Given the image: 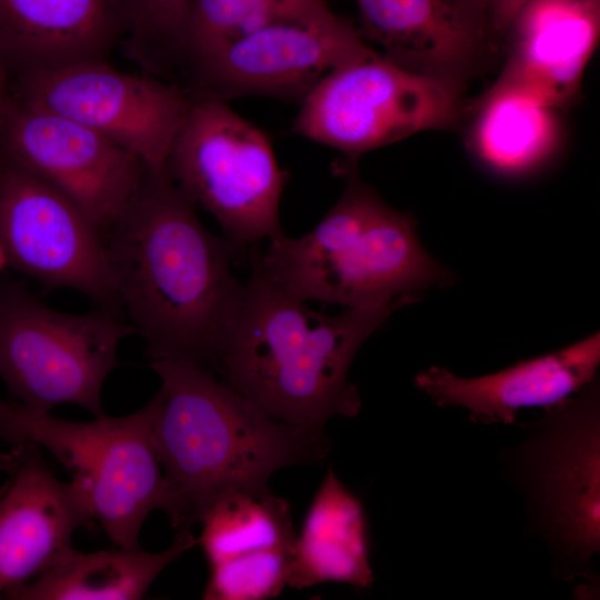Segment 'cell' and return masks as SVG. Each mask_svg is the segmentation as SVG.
<instances>
[{
  "label": "cell",
  "instance_id": "obj_1",
  "mask_svg": "<svg viewBox=\"0 0 600 600\" xmlns=\"http://www.w3.org/2000/svg\"><path fill=\"white\" fill-rule=\"evenodd\" d=\"M104 239L120 309L151 360L211 371L244 292L232 272L240 250L206 229L166 169L148 167Z\"/></svg>",
  "mask_w": 600,
  "mask_h": 600
},
{
  "label": "cell",
  "instance_id": "obj_2",
  "mask_svg": "<svg viewBox=\"0 0 600 600\" xmlns=\"http://www.w3.org/2000/svg\"><path fill=\"white\" fill-rule=\"evenodd\" d=\"M419 299L326 314L251 262L241 304L212 369L268 416L326 429L334 416L352 418L360 412L361 397L349 379L359 349L396 310Z\"/></svg>",
  "mask_w": 600,
  "mask_h": 600
},
{
  "label": "cell",
  "instance_id": "obj_3",
  "mask_svg": "<svg viewBox=\"0 0 600 600\" xmlns=\"http://www.w3.org/2000/svg\"><path fill=\"white\" fill-rule=\"evenodd\" d=\"M160 380L153 438L164 476L171 526L191 530L208 506L236 488L268 486L278 470L320 463L326 429L277 420L188 360H151Z\"/></svg>",
  "mask_w": 600,
  "mask_h": 600
},
{
  "label": "cell",
  "instance_id": "obj_4",
  "mask_svg": "<svg viewBox=\"0 0 600 600\" xmlns=\"http://www.w3.org/2000/svg\"><path fill=\"white\" fill-rule=\"evenodd\" d=\"M346 188L306 234L283 231L252 248L251 262L301 301L342 308L376 307L454 282L420 241L417 221L387 204L358 176L356 164L337 168Z\"/></svg>",
  "mask_w": 600,
  "mask_h": 600
},
{
  "label": "cell",
  "instance_id": "obj_5",
  "mask_svg": "<svg viewBox=\"0 0 600 600\" xmlns=\"http://www.w3.org/2000/svg\"><path fill=\"white\" fill-rule=\"evenodd\" d=\"M522 439L500 451L508 481L522 494L526 531L541 538L553 576L599 589L600 382L519 423Z\"/></svg>",
  "mask_w": 600,
  "mask_h": 600
},
{
  "label": "cell",
  "instance_id": "obj_6",
  "mask_svg": "<svg viewBox=\"0 0 600 600\" xmlns=\"http://www.w3.org/2000/svg\"><path fill=\"white\" fill-rule=\"evenodd\" d=\"M154 402L126 416L70 421L0 401V437L49 451L69 472L94 522L123 548H139L147 517L164 504L153 438Z\"/></svg>",
  "mask_w": 600,
  "mask_h": 600
},
{
  "label": "cell",
  "instance_id": "obj_7",
  "mask_svg": "<svg viewBox=\"0 0 600 600\" xmlns=\"http://www.w3.org/2000/svg\"><path fill=\"white\" fill-rule=\"evenodd\" d=\"M189 93L190 106L166 170L243 252L282 232L279 203L288 174L260 128L224 100Z\"/></svg>",
  "mask_w": 600,
  "mask_h": 600
},
{
  "label": "cell",
  "instance_id": "obj_8",
  "mask_svg": "<svg viewBox=\"0 0 600 600\" xmlns=\"http://www.w3.org/2000/svg\"><path fill=\"white\" fill-rule=\"evenodd\" d=\"M134 334L117 311L54 310L31 294L0 297V379L17 402L49 413L73 404L102 416V388L121 341Z\"/></svg>",
  "mask_w": 600,
  "mask_h": 600
},
{
  "label": "cell",
  "instance_id": "obj_9",
  "mask_svg": "<svg viewBox=\"0 0 600 600\" xmlns=\"http://www.w3.org/2000/svg\"><path fill=\"white\" fill-rule=\"evenodd\" d=\"M462 84L403 69L380 53L327 73L301 100L292 131L342 152L347 163L461 111Z\"/></svg>",
  "mask_w": 600,
  "mask_h": 600
},
{
  "label": "cell",
  "instance_id": "obj_10",
  "mask_svg": "<svg viewBox=\"0 0 600 600\" xmlns=\"http://www.w3.org/2000/svg\"><path fill=\"white\" fill-rule=\"evenodd\" d=\"M13 97L92 129L156 170L166 169L190 106L180 86L106 59L22 71Z\"/></svg>",
  "mask_w": 600,
  "mask_h": 600
},
{
  "label": "cell",
  "instance_id": "obj_11",
  "mask_svg": "<svg viewBox=\"0 0 600 600\" xmlns=\"http://www.w3.org/2000/svg\"><path fill=\"white\" fill-rule=\"evenodd\" d=\"M0 244L8 263L43 286L120 309L103 234L63 193L6 158L0 162Z\"/></svg>",
  "mask_w": 600,
  "mask_h": 600
},
{
  "label": "cell",
  "instance_id": "obj_12",
  "mask_svg": "<svg viewBox=\"0 0 600 600\" xmlns=\"http://www.w3.org/2000/svg\"><path fill=\"white\" fill-rule=\"evenodd\" d=\"M4 158L69 198L106 236L147 166L92 129L10 94L0 110Z\"/></svg>",
  "mask_w": 600,
  "mask_h": 600
},
{
  "label": "cell",
  "instance_id": "obj_13",
  "mask_svg": "<svg viewBox=\"0 0 600 600\" xmlns=\"http://www.w3.org/2000/svg\"><path fill=\"white\" fill-rule=\"evenodd\" d=\"M332 10L280 20L192 62L191 92L228 101L243 96L303 97L331 70L376 54Z\"/></svg>",
  "mask_w": 600,
  "mask_h": 600
},
{
  "label": "cell",
  "instance_id": "obj_14",
  "mask_svg": "<svg viewBox=\"0 0 600 600\" xmlns=\"http://www.w3.org/2000/svg\"><path fill=\"white\" fill-rule=\"evenodd\" d=\"M197 542L209 566L206 600H266L288 587L297 532L289 502L268 486L218 496Z\"/></svg>",
  "mask_w": 600,
  "mask_h": 600
},
{
  "label": "cell",
  "instance_id": "obj_15",
  "mask_svg": "<svg viewBox=\"0 0 600 600\" xmlns=\"http://www.w3.org/2000/svg\"><path fill=\"white\" fill-rule=\"evenodd\" d=\"M17 461L0 487V598L52 568L72 548V537L94 523L70 481L49 469L40 448L13 446Z\"/></svg>",
  "mask_w": 600,
  "mask_h": 600
},
{
  "label": "cell",
  "instance_id": "obj_16",
  "mask_svg": "<svg viewBox=\"0 0 600 600\" xmlns=\"http://www.w3.org/2000/svg\"><path fill=\"white\" fill-rule=\"evenodd\" d=\"M599 331L554 351L520 360L479 377H460L432 366L414 378L416 387L437 407L462 408L478 424H516L518 412L550 408L598 377Z\"/></svg>",
  "mask_w": 600,
  "mask_h": 600
},
{
  "label": "cell",
  "instance_id": "obj_17",
  "mask_svg": "<svg viewBox=\"0 0 600 600\" xmlns=\"http://www.w3.org/2000/svg\"><path fill=\"white\" fill-rule=\"evenodd\" d=\"M360 33L409 71L462 84L496 38L477 0H356Z\"/></svg>",
  "mask_w": 600,
  "mask_h": 600
},
{
  "label": "cell",
  "instance_id": "obj_18",
  "mask_svg": "<svg viewBox=\"0 0 600 600\" xmlns=\"http://www.w3.org/2000/svg\"><path fill=\"white\" fill-rule=\"evenodd\" d=\"M600 33V0H526L508 24L509 56L494 84L553 108L578 92Z\"/></svg>",
  "mask_w": 600,
  "mask_h": 600
},
{
  "label": "cell",
  "instance_id": "obj_19",
  "mask_svg": "<svg viewBox=\"0 0 600 600\" xmlns=\"http://www.w3.org/2000/svg\"><path fill=\"white\" fill-rule=\"evenodd\" d=\"M123 32L119 0H0V50L20 72L103 60Z\"/></svg>",
  "mask_w": 600,
  "mask_h": 600
},
{
  "label": "cell",
  "instance_id": "obj_20",
  "mask_svg": "<svg viewBox=\"0 0 600 600\" xmlns=\"http://www.w3.org/2000/svg\"><path fill=\"white\" fill-rule=\"evenodd\" d=\"M370 550L364 507L329 467L296 537L288 587L340 582L369 589L374 581Z\"/></svg>",
  "mask_w": 600,
  "mask_h": 600
},
{
  "label": "cell",
  "instance_id": "obj_21",
  "mask_svg": "<svg viewBox=\"0 0 600 600\" xmlns=\"http://www.w3.org/2000/svg\"><path fill=\"white\" fill-rule=\"evenodd\" d=\"M191 530H178L163 551L123 548L80 552L72 549L32 581L4 593L10 600H137L157 577L183 552L193 548Z\"/></svg>",
  "mask_w": 600,
  "mask_h": 600
},
{
  "label": "cell",
  "instance_id": "obj_22",
  "mask_svg": "<svg viewBox=\"0 0 600 600\" xmlns=\"http://www.w3.org/2000/svg\"><path fill=\"white\" fill-rule=\"evenodd\" d=\"M554 110L521 89L493 84L478 103L470 131L473 154L499 176L516 178L533 172L557 147Z\"/></svg>",
  "mask_w": 600,
  "mask_h": 600
},
{
  "label": "cell",
  "instance_id": "obj_23",
  "mask_svg": "<svg viewBox=\"0 0 600 600\" xmlns=\"http://www.w3.org/2000/svg\"><path fill=\"white\" fill-rule=\"evenodd\" d=\"M330 10L326 0H192L186 66L272 22Z\"/></svg>",
  "mask_w": 600,
  "mask_h": 600
},
{
  "label": "cell",
  "instance_id": "obj_24",
  "mask_svg": "<svg viewBox=\"0 0 600 600\" xmlns=\"http://www.w3.org/2000/svg\"><path fill=\"white\" fill-rule=\"evenodd\" d=\"M192 0H119L126 50L153 74L187 64Z\"/></svg>",
  "mask_w": 600,
  "mask_h": 600
},
{
  "label": "cell",
  "instance_id": "obj_25",
  "mask_svg": "<svg viewBox=\"0 0 600 600\" xmlns=\"http://www.w3.org/2000/svg\"><path fill=\"white\" fill-rule=\"evenodd\" d=\"M496 37L503 34L511 19L526 0H477Z\"/></svg>",
  "mask_w": 600,
  "mask_h": 600
},
{
  "label": "cell",
  "instance_id": "obj_26",
  "mask_svg": "<svg viewBox=\"0 0 600 600\" xmlns=\"http://www.w3.org/2000/svg\"><path fill=\"white\" fill-rule=\"evenodd\" d=\"M10 94L7 84V74L4 69V58L0 50V110L9 99Z\"/></svg>",
  "mask_w": 600,
  "mask_h": 600
},
{
  "label": "cell",
  "instance_id": "obj_27",
  "mask_svg": "<svg viewBox=\"0 0 600 600\" xmlns=\"http://www.w3.org/2000/svg\"><path fill=\"white\" fill-rule=\"evenodd\" d=\"M1 441V437H0ZM17 461V449L13 447V450L9 453L0 451V470L11 471Z\"/></svg>",
  "mask_w": 600,
  "mask_h": 600
},
{
  "label": "cell",
  "instance_id": "obj_28",
  "mask_svg": "<svg viewBox=\"0 0 600 600\" xmlns=\"http://www.w3.org/2000/svg\"><path fill=\"white\" fill-rule=\"evenodd\" d=\"M8 263L6 253L0 244V270Z\"/></svg>",
  "mask_w": 600,
  "mask_h": 600
}]
</instances>
